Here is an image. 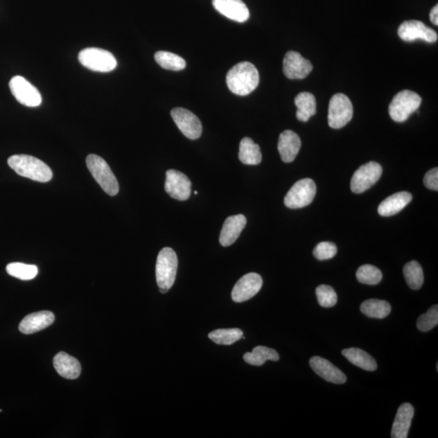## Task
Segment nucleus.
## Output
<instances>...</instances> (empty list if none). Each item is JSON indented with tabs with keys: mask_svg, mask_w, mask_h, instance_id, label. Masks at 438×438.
<instances>
[{
	"mask_svg": "<svg viewBox=\"0 0 438 438\" xmlns=\"http://www.w3.org/2000/svg\"><path fill=\"white\" fill-rule=\"evenodd\" d=\"M263 284V278L259 274L249 273L243 276L232 290L233 301L242 303L249 301L260 292Z\"/></svg>",
	"mask_w": 438,
	"mask_h": 438,
	"instance_id": "nucleus-13",
	"label": "nucleus"
},
{
	"mask_svg": "<svg viewBox=\"0 0 438 438\" xmlns=\"http://www.w3.org/2000/svg\"><path fill=\"white\" fill-rule=\"evenodd\" d=\"M422 99L411 90H403L394 97L389 106V116L395 122H405L412 114L417 112Z\"/></svg>",
	"mask_w": 438,
	"mask_h": 438,
	"instance_id": "nucleus-5",
	"label": "nucleus"
},
{
	"mask_svg": "<svg viewBox=\"0 0 438 438\" xmlns=\"http://www.w3.org/2000/svg\"><path fill=\"white\" fill-rule=\"evenodd\" d=\"M356 278L359 282L367 285H377L383 279L380 270L372 265H364L356 271Z\"/></svg>",
	"mask_w": 438,
	"mask_h": 438,
	"instance_id": "nucleus-33",
	"label": "nucleus"
},
{
	"mask_svg": "<svg viewBox=\"0 0 438 438\" xmlns=\"http://www.w3.org/2000/svg\"><path fill=\"white\" fill-rule=\"evenodd\" d=\"M412 200V194L408 192L394 193L380 204L378 213L383 217L393 216L403 211Z\"/></svg>",
	"mask_w": 438,
	"mask_h": 438,
	"instance_id": "nucleus-23",
	"label": "nucleus"
},
{
	"mask_svg": "<svg viewBox=\"0 0 438 438\" xmlns=\"http://www.w3.org/2000/svg\"><path fill=\"white\" fill-rule=\"evenodd\" d=\"M246 363L254 365H263L268 360L278 361L279 355L274 349L264 346L256 347L252 352H247L244 355Z\"/></svg>",
	"mask_w": 438,
	"mask_h": 438,
	"instance_id": "nucleus-27",
	"label": "nucleus"
},
{
	"mask_svg": "<svg viewBox=\"0 0 438 438\" xmlns=\"http://www.w3.org/2000/svg\"><path fill=\"white\" fill-rule=\"evenodd\" d=\"M194 194H195V195H197V194H198V192H197V191H195V192H194Z\"/></svg>",
	"mask_w": 438,
	"mask_h": 438,
	"instance_id": "nucleus-39",
	"label": "nucleus"
},
{
	"mask_svg": "<svg viewBox=\"0 0 438 438\" xmlns=\"http://www.w3.org/2000/svg\"><path fill=\"white\" fill-rule=\"evenodd\" d=\"M155 59L159 66L164 69L180 71L185 69L186 62L179 55L168 51H158Z\"/></svg>",
	"mask_w": 438,
	"mask_h": 438,
	"instance_id": "nucleus-30",
	"label": "nucleus"
},
{
	"mask_svg": "<svg viewBox=\"0 0 438 438\" xmlns=\"http://www.w3.org/2000/svg\"><path fill=\"white\" fill-rule=\"evenodd\" d=\"M178 258L170 247L159 252L156 263V279L160 292L166 293L173 287L177 273Z\"/></svg>",
	"mask_w": 438,
	"mask_h": 438,
	"instance_id": "nucleus-3",
	"label": "nucleus"
},
{
	"mask_svg": "<svg viewBox=\"0 0 438 438\" xmlns=\"http://www.w3.org/2000/svg\"><path fill=\"white\" fill-rule=\"evenodd\" d=\"M54 367L61 377L69 380L77 379L82 372L80 362L64 351L55 356Z\"/></svg>",
	"mask_w": 438,
	"mask_h": 438,
	"instance_id": "nucleus-22",
	"label": "nucleus"
},
{
	"mask_svg": "<svg viewBox=\"0 0 438 438\" xmlns=\"http://www.w3.org/2000/svg\"><path fill=\"white\" fill-rule=\"evenodd\" d=\"M9 88L19 103L28 107H36L42 103L41 94L35 87L21 76H16L9 82Z\"/></svg>",
	"mask_w": 438,
	"mask_h": 438,
	"instance_id": "nucleus-10",
	"label": "nucleus"
},
{
	"mask_svg": "<svg viewBox=\"0 0 438 438\" xmlns=\"http://www.w3.org/2000/svg\"><path fill=\"white\" fill-rule=\"evenodd\" d=\"M360 311L368 317L383 319L392 312V306L387 301L371 299L362 303Z\"/></svg>",
	"mask_w": 438,
	"mask_h": 438,
	"instance_id": "nucleus-28",
	"label": "nucleus"
},
{
	"mask_svg": "<svg viewBox=\"0 0 438 438\" xmlns=\"http://www.w3.org/2000/svg\"><path fill=\"white\" fill-rule=\"evenodd\" d=\"M8 164L19 175L37 181V182H49L53 176L49 166L30 155H12L8 159Z\"/></svg>",
	"mask_w": 438,
	"mask_h": 438,
	"instance_id": "nucleus-2",
	"label": "nucleus"
},
{
	"mask_svg": "<svg viewBox=\"0 0 438 438\" xmlns=\"http://www.w3.org/2000/svg\"><path fill=\"white\" fill-rule=\"evenodd\" d=\"M295 105L297 107V118L299 121H308L317 112L316 98L311 93L299 94L295 98Z\"/></svg>",
	"mask_w": 438,
	"mask_h": 438,
	"instance_id": "nucleus-24",
	"label": "nucleus"
},
{
	"mask_svg": "<svg viewBox=\"0 0 438 438\" xmlns=\"http://www.w3.org/2000/svg\"><path fill=\"white\" fill-rule=\"evenodd\" d=\"M259 73L250 62H241L228 71L227 85L233 94L245 96L254 91L259 85Z\"/></svg>",
	"mask_w": 438,
	"mask_h": 438,
	"instance_id": "nucleus-1",
	"label": "nucleus"
},
{
	"mask_svg": "<svg viewBox=\"0 0 438 438\" xmlns=\"http://www.w3.org/2000/svg\"><path fill=\"white\" fill-rule=\"evenodd\" d=\"M344 355L351 364L366 371H375L378 369L377 362L367 352L356 347L342 350Z\"/></svg>",
	"mask_w": 438,
	"mask_h": 438,
	"instance_id": "nucleus-25",
	"label": "nucleus"
},
{
	"mask_svg": "<svg viewBox=\"0 0 438 438\" xmlns=\"http://www.w3.org/2000/svg\"><path fill=\"white\" fill-rule=\"evenodd\" d=\"M175 125L190 140H197L202 136V125L198 117L187 109L176 107L171 111Z\"/></svg>",
	"mask_w": 438,
	"mask_h": 438,
	"instance_id": "nucleus-11",
	"label": "nucleus"
},
{
	"mask_svg": "<svg viewBox=\"0 0 438 438\" xmlns=\"http://www.w3.org/2000/svg\"><path fill=\"white\" fill-rule=\"evenodd\" d=\"M209 340L219 345H231L241 339H244L243 331L238 328H220L209 334Z\"/></svg>",
	"mask_w": 438,
	"mask_h": 438,
	"instance_id": "nucleus-29",
	"label": "nucleus"
},
{
	"mask_svg": "<svg viewBox=\"0 0 438 438\" xmlns=\"http://www.w3.org/2000/svg\"><path fill=\"white\" fill-rule=\"evenodd\" d=\"M383 174V168L376 161L361 166L356 171L351 180V189L354 193L360 194L367 191L378 182Z\"/></svg>",
	"mask_w": 438,
	"mask_h": 438,
	"instance_id": "nucleus-9",
	"label": "nucleus"
},
{
	"mask_svg": "<svg viewBox=\"0 0 438 438\" xmlns=\"http://www.w3.org/2000/svg\"><path fill=\"white\" fill-rule=\"evenodd\" d=\"M403 275L409 288L412 290L421 289L423 283V273L417 261H412L406 264L403 268Z\"/></svg>",
	"mask_w": 438,
	"mask_h": 438,
	"instance_id": "nucleus-31",
	"label": "nucleus"
},
{
	"mask_svg": "<svg viewBox=\"0 0 438 438\" xmlns=\"http://www.w3.org/2000/svg\"><path fill=\"white\" fill-rule=\"evenodd\" d=\"M337 246L332 242H322L315 247L313 255L317 260L324 261L334 258L337 254Z\"/></svg>",
	"mask_w": 438,
	"mask_h": 438,
	"instance_id": "nucleus-36",
	"label": "nucleus"
},
{
	"mask_svg": "<svg viewBox=\"0 0 438 438\" xmlns=\"http://www.w3.org/2000/svg\"><path fill=\"white\" fill-rule=\"evenodd\" d=\"M309 365L319 377L334 384H344L347 382L346 375L331 362L320 356H313L309 360Z\"/></svg>",
	"mask_w": 438,
	"mask_h": 438,
	"instance_id": "nucleus-17",
	"label": "nucleus"
},
{
	"mask_svg": "<svg viewBox=\"0 0 438 438\" xmlns=\"http://www.w3.org/2000/svg\"><path fill=\"white\" fill-rule=\"evenodd\" d=\"M423 184L428 189L433 190V191H437L438 190V169L437 168H433L425 175L423 178Z\"/></svg>",
	"mask_w": 438,
	"mask_h": 438,
	"instance_id": "nucleus-37",
	"label": "nucleus"
},
{
	"mask_svg": "<svg viewBox=\"0 0 438 438\" xmlns=\"http://www.w3.org/2000/svg\"><path fill=\"white\" fill-rule=\"evenodd\" d=\"M301 147V138L292 130H286L281 133L279 139L278 150L281 159L284 163H292L296 159Z\"/></svg>",
	"mask_w": 438,
	"mask_h": 438,
	"instance_id": "nucleus-20",
	"label": "nucleus"
},
{
	"mask_svg": "<svg viewBox=\"0 0 438 438\" xmlns=\"http://www.w3.org/2000/svg\"><path fill=\"white\" fill-rule=\"evenodd\" d=\"M317 301L322 307H334L338 301V297L334 288L331 286L322 284L316 289Z\"/></svg>",
	"mask_w": 438,
	"mask_h": 438,
	"instance_id": "nucleus-34",
	"label": "nucleus"
},
{
	"mask_svg": "<svg viewBox=\"0 0 438 438\" xmlns=\"http://www.w3.org/2000/svg\"><path fill=\"white\" fill-rule=\"evenodd\" d=\"M430 21L433 24V25H435L437 26H438V6L437 4L435 8H432L430 12Z\"/></svg>",
	"mask_w": 438,
	"mask_h": 438,
	"instance_id": "nucleus-38",
	"label": "nucleus"
},
{
	"mask_svg": "<svg viewBox=\"0 0 438 438\" xmlns=\"http://www.w3.org/2000/svg\"><path fill=\"white\" fill-rule=\"evenodd\" d=\"M78 60L85 68L98 73H109L116 68L117 61L111 52L89 47L80 52Z\"/></svg>",
	"mask_w": 438,
	"mask_h": 438,
	"instance_id": "nucleus-6",
	"label": "nucleus"
},
{
	"mask_svg": "<svg viewBox=\"0 0 438 438\" xmlns=\"http://www.w3.org/2000/svg\"><path fill=\"white\" fill-rule=\"evenodd\" d=\"M239 159L245 165L260 164L263 159L260 146L249 137L243 138L240 144Z\"/></svg>",
	"mask_w": 438,
	"mask_h": 438,
	"instance_id": "nucleus-26",
	"label": "nucleus"
},
{
	"mask_svg": "<svg viewBox=\"0 0 438 438\" xmlns=\"http://www.w3.org/2000/svg\"><path fill=\"white\" fill-rule=\"evenodd\" d=\"M213 6L222 15L236 22L249 20V8L242 0H213Z\"/></svg>",
	"mask_w": 438,
	"mask_h": 438,
	"instance_id": "nucleus-16",
	"label": "nucleus"
},
{
	"mask_svg": "<svg viewBox=\"0 0 438 438\" xmlns=\"http://www.w3.org/2000/svg\"><path fill=\"white\" fill-rule=\"evenodd\" d=\"M413 417L414 408L412 404L408 403H403L398 409L396 416H395L392 430V437L407 438Z\"/></svg>",
	"mask_w": 438,
	"mask_h": 438,
	"instance_id": "nucleus-21",
	"label": "nucleus"
},
{
	"mask_svg": "<svg viewBox=\"0 0 438 438\" xmlns=\"http://www.w3.org/2000/svg\"><path fill=\"white\" fill-rule=\"evenodd\" d=\"M247 219L243 214L228 217L222 228L219 243L223 247L234 244L246 226Z\"/></svg>",
	"mask_w": 438,
	"mask_h": 438,
	"instance_id": "nucleus-19",
	"label": "nucleus"
},
{
	"mask_svg": "<svg viewBox=\"0 0 438 438\" xmlns=\"http://www.w3.org/2000/svg\"><path fill=\"white\" fill-rule=\"evenodd\" d=\"M87 165L90 173L103 191L110 196H116L120 187L107 161L96 155H89L87 158Z\"/></svg>",
	"mask_w": 438,
	"mask_h": 438,
	"instance_id": "nucleus-4",
	"label": "nucleus"
},
{
	"mask_svg": "<svg viewBox=\"0 0 438 438\" xmlns=\"http://www.w3.org/2000/svg\"><path fill=\"white\" fill-rule=\"evenodd\" d=\"M313 71L311 62L297 51H288L283 59V73L289 79L301 80Z\"/></svg>",
	"mask_w": 438,
	"mask_h": 438,
	"instance_id": "nucleus-15",
	"label": "nucleus"
},
{
	"mask_svg": "<svg viewBox=\"0 0 438 438\" xmlns=\"http://www.w3.org/2000/svg\"><path fill=\"white\" fill-rule=\"evenodd\" d=\"M55 319L54 313L50 311L33 313L23 319L19 325V331L25 335L35 334L49 327Z\"/></svg>",
	"mask_w": 438,
	"mask_h": 438,
	"instance_id": "nucleus-18",
	"label": "nucleus"
},
{
	"mask_svg": "<svg viewBox=\"0 0 438 438\" xmlns=\"http://www.w3.org/2000/svg\"><path fill=\"white\" fill-rule=\"evenodd\" d=\"M438 324V306H432L426 313L422 314L417 320V328L423 332L432 330Z\"/></svg>",
	"mask_w": 438,
	"mask_h": 438,
	"instance_id": "nucleus-35",
	"label": "nucleus"
},
{
	"mask_svg": "<svg viewBox=\"0 0 438 438\" xmlns=\"http://www.w3.org/2000/svg\"><path fill=\"white\" fill-rule=\"evenodd\" d=\"M353 116V106L349 97L336 94L328 104V123L331 128L340 130L349 123Z\"/></svg>",
	"mask_w": 438,
	"mask_h": 438,
	"instance_id": "nucleus-7",
	"label": "nucleus"
},
{
	"mask_svg": "<svg viewBox=\"0 0 438 438\" xmlns=\"http://www.w3.org/2000/svg\"><path fill=\"white\" fill-rule=\"evenodd\" d=\"M398 33L400 39L405 42L421 40L433 44L437 41V33L419 21H404L399 26Z\"/></svg>",
	"mask_w": 438,
	"mask_h": 438,
	"instance_id": "nucleus-14",
	"label": "nucleus"
},
{
	"mask_svg": "<svg viewBox=\"0 0 438 438\" xmlns=\"http://www.w3.org/2000/svg\"><path fill=\"white\" fill-rule=\"evenodd\" d=\"M9 275L21 280H31L36 277L39 270L35 265H27L20 263L8 264L6 268Z\"/></svg>",
	"mask_w": 438,
	"mask_h": 438,
	"instance_id": "nucleus-32",
	"label": "nucleus"
},
{
	"mask_svg": "<svg viewBox=\"0 0 438 438\" xmlns=\"http://www.w3.org/2000/svg\"><path fill=\"white\" fill-rule=\"evenodd\" d=\"M316 184L311 179L297 181L284 198L285 206L290 209H301L310 204L316 196Z\"/></svg>",
	"mask_w": 438,
	"mask_h": 438,
	"instance_id": "nucleus-8",
	"label": "nucleus"
},
{
	"mask_svg": "<svg viewBox=\"0 0 438 438\" xmlns=\"http://www.w3.org/2000/svg\"><path fill=\"white\" fill-rule=\"evenodd\" d=\"M165 190L169 196L186 201L192 192V183L187 175L175 170H169L166 173Z\"/></svg>",
	"mask_w": 438,
	"mask_h": 438,
	"instance_id": "nucleus-12",
	"label": "nucleus"
}]
</instances>
